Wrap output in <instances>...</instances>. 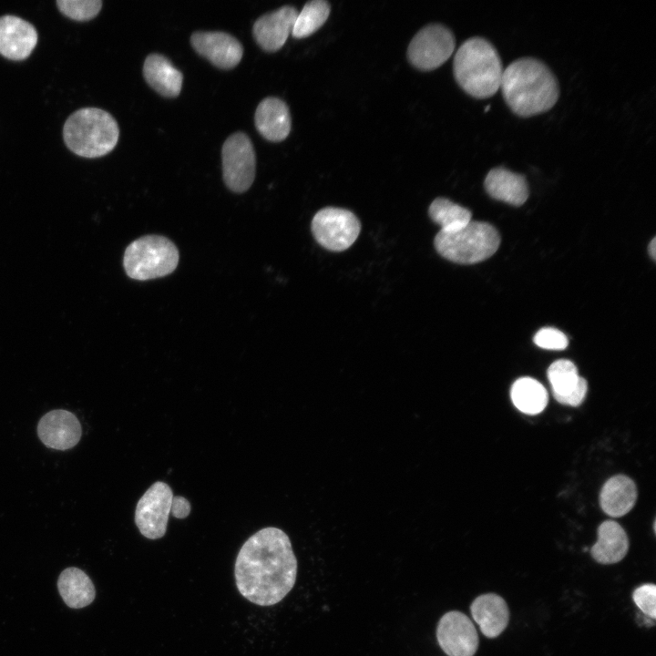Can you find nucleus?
I'll list each match as a JSON object with an SVG mask.
<instances>
[{
	"label": "nucleus",
	"mask_w": 656,
	"mask_h": 656,
	"mask_svg": "<svg viewBox=\"0 0 656 656\" xmlns=\"http://www.w3.org/2000/svg\"><path fill=\"white\" fill-rule=\"evenodd\" d=\"M297 569L288 535L281 528L267 527L241 546L234 566L236 586L251 603L272 606L293 588Z\"/></svg>",
	"instance_id": "nucleus-1"
},
{
	"label": "nucleus",
	"mask_w": 656,
	"mask_h": 656,
	"mask_svg": "<svg viewBox=\"0 0 656 656\" xmlns=\"http://www.w3.org/2000/svg\"><path fill=\"white\" fill-rule=\"evenodd\" d=\"M500 88L511 110L529 117L550 109L559 95L550 69L535 58H520L503 70Z\"/></svg>",
	"instance_id": "nucleus-2"
},
{
	"label": "nucleus",
	"mask_w": 656,
	"mask_h": 656,
	"mask_svg": "<svg viewBox=\"0 0 656 656\" xmlns=\"http://www.w3.org/2000/svg\"><path fill=\"white\" fill-rule=\"evenodd\" d=\"M503 70L497 51L481 37L467 39L455 55V78L466 93L477 98L490 97L500 88Z\"/></svg>",
	"instance_id": "nucleus-3"
},
{
	"label": "nucleus",
	"mask_w": 656,
	"mask_h": 656,
	"mask_svg": "<svg viewBox=\"0 0 656 656\" xmlns=\"http://www.w3.org/2000/svg\"><path fill=\"white\" fill-rule=\"evenodd\" d=\"M119 129L115 118L97 108L75 111L66 120L63 138L67 147L84 158H98L109 153L117 145Z\"/></svg>",
	"instance_id": "nucleus-4"
},
{
	"label": "nucleus",
	"mask_w": 656,
	"mask_h": 656,
	"mask_svg": "<svg viewBox=\"0 0 656 656\" xmlns=\"http://www.w3.org/2000/svg\"><path fill=\"white\" fill-rule=\"evenodd\" d=\"M500 236L496 228L484 221H473L452 231H438L434 239L436 251L459 264H474L491 257L498 249Z\"/></svg>",
	"instance_id": "nucleus-5"
},
{
	"label": "nucleus",
	"mask_w": 656,
	"mask_h": 656,
	"mask_svg": "<svg viewBox=\"0 0 656 656\" xmlns=\"http://www.w3.org/2000/svg\"><path fill=\"white\" fill-rule=\"evenodd\" d=\"M190 509L187 498L174 496L167 483L157 481L138 501L135 523L142 536L149 539H158L167 531L169 515L183 519L190 515Z\"/></svg>",
	"instance_id": "nucleus-6"
},
{
	"label": "nucleus",
	"mask_w": 656,
	"mask_h": 656,
	"mask_svg": "<svg viewBox=\"0 0 656 656\" xmlns=\"http://www.w3.org/2000/svg\"><path fill=\"white\" fill-rule=\"evenodd\" d=\"M179 262V251L169 239L147 235L126 249L123 265L128 277L146 281L171 273Z\"/></svg>",
	"instance_id": "nucleus-7"
},
{
	"label": "nucleus",
	"mask_w": 656,
	"mask_h": 656,
	"mask_svg": "<svg viewBox=\"0 0 656 656\" xmlns=\"http://www.w3.org/2000/svg\"><path fill=\"white\" fill-rule=\"evenodd\" d=\"M311 229L316 241L332 251L350 248L361 231V222L352 211L336 207H326L316 212Z\"/></svg>",
	"instance_id": "nucleus-8"
},
{
	"label": "nucleus",
	"mask_w": 656,
	"mask_h": 656,
	"mask_svg": "<svg viewBox=\"0 0 656 656\" xmlns=\"http://www.w3.org/2000/svg\"><path fill=\"white\" fill-rule=\"evenodd\" d=\"M223 179L232 191L241 193L251 186L255 178V152L249 137L243 132L230 136L221 149Z\"/></svg>",
	"instance_id": "nucleus-9"
},
{
	"label": "nucleus",
	"mask_w": 656,
	"mask_h": 656,
	"mask_svg": "<svg viewBox=\"0 0 656 656\" xmlns=\"http://www.w3.org/2000/svg\"><path fill=\"white\" fill-rule=\"evenodd\" d=\"M455 46V36L447 27L431 24L420 29L413 37L407 48V56L416 68L433 70L451 56Z\"/></svg>",
	"instance_id": "nucleus-10"
},
{
	"label": "nucleus",
	"mask_w": 656,
	"mask_h": 656,
	"mask_svg": "<svg viewBox=\"0 0 656 656\" xmlns=\"http://www.w3.org/2000/svg\"><path fill=\"white\" fill-rule=\"evenodd\" d=\"M436 640L447 656H474L479 644L474 623L458 610L448 611L440 618Z\"/></svg>",
	"instance_id": "nucleus-11"
},
{
	"label": "nucleus",
	"mask_w": 656,
	"mask_h": 656,
	"mask_svg": "<svg viewBox=\"0 0 656 656\" xmlns=\"http://www.w3.org/2000/svg\"><path fill=\"white\" fill-rule=\"evenodd\" d=\"M190 43L197 53L222 69L236 67L243 54L241 44L225 32H195Z\"/></svg>",
	"instance_id": "nucleus-12"
},
{
	"label": "nucleus",
	"mask_w": 656,
	"mask_h": 656,
	"mask_svg": "<svg viewBox=\"0 0 656 656\" xmlns=\"http://www.w3.org/2000/svg\"><path fill=\"white\" fill-rule=\"evenodd\" d=\"M37 434L46 446L66 450L78 443L81 425L74 414L62 409L53 410L40 419Z\"/></svg>",
	"instance_id": "nucleus-13"
},
{
	"label": "nucleus",
	"mask_w": 656,
	"mask_h": 656,
	"mask_svg": "<svg viewBox=\"0 0 656 656\" xmlns=\"http://www.w3.org/2000/svg\"><path fill=\"white\" fill-rule=\"evenodd\" d=\"M37 43V32L29 22L11 15L0 17V54L11 60L27 58Z\"/></svg>",
	"instance_id": "nucleus-14"
},
{
	"label": "nucleus",
	"mask_w": 656,
	"mask_h": 656,
	"mask_svg": "<svg viewBox=\"0 0 656 656\" xmlns=\"http://www.w3.org/2000/svg\"><path fill=\"white\" fill-rule=\"evenodd\" d=\"M297 15L293 6L285 5L260 16L252 29L258 45L268 52L279 50L292 34Z\"/></svg>",
	"instance_id": "nucleus-15"
},
{
	"label": "nucleus",
	"mask_w": 656,
	"mask_h": 656,
	"mask_svg": "<svg viewBox=\"0 0 656 656\" xmlns=\"http://www.w3.org/2000/svg\"><path fill=\"white\" fill-rule=\"evenodd\" d=\"M548 378L553 396L559 403L578 406L583 402L588 383L571 361L560 359L552 363L548 369Z\"/></svg>",
	"instance_id": "nucleus-16"
},
{
	"label": "nucleus",
	"mask_w": 656,
	"mask_h": 656,
	"mask_svg": "<svg viewBox=\"0 0 656 656\" xmlns=\"http://www.w3.org/2000/svg\"><path fill=\"white\" fill-rule=\"evenodd\" d=\"M470 612L482 634L489 639L499 636L509 622L506 600L493 592L477 596L470 605Z\"/></svg>",
	"instance_id": "nucleus-17"
},
{
	"label": "nucleus",
	"mask_w": 656,
	"mask_h": 656,
	"mask_svg": "<svg viewBox=\"0 0 656 656\" xmlns=\"http://www.w3.org/2000/svg\"><path fill=\"white\" fill-rule=\"evenodd\" d=\"M255 126L260 134L270 141L285 139L291 130V115L287 105L277 97L264 98L255 111Z\"/></svg>",
	"instance_id": "nucleus-18"
},
{
	"label": "nucleus",
	"mask_w": 656,
	"mask_h": 656,
	"mask_svg": "<svg viewBox=\"0 0 656 656\" xmlns=\"http://www.w3.org/2000/svg\"><path fill=\"white\" fill-rule=\"evenodd\" d=\"M487 192L497 200L521 206L528 197L525 177L504 168L492 169L485 179Z\"/></svg>",
	"instance_id": "nucleus-19"
},
{
	"label": "nucleus",
	"mask_w": 656,
	"mask_h": 656,
	"mask_svg": "<svg viewBox=\"0 0 656 656\" xmlns=\"http://www.w3.org/2000/svg\"><path fill=\"white\" fill-rule=\"evenodd\" d=\"M629 539L624 528L616 521L606 520L598 528V539L590 555L603 565L620 561L628 553Z\"/></svg>",
	"instance_id": "nucleus-20"
},
{
	"label": "nucleus",
	"mask_w": 656,
	"mask_h": 656,
	"mask_svg": "<svg viewBox=\"0 0 656 656\" xmlns=\"http://www.w3.org/2000/svg\"><path fill=\"white\" fill-rule=\"evenodd\" d=\"M143 75L147 83L164 97H175L180 93L183 76L162 55L150 54L147 56Z\"/></svg>",
	"instance_id": "nucleus-21"
},
{
	"label": "nucleus",
	"mask_w": 656,
	"mask_h": 656,
	"mask_svg": "<svg viewBox=\"0 0 656 656\" xmlns=\"http://www.w3.org/2000/svg\"><path fill=\"white\" fill-rule=\"evenodd\" d=\"M636 499V485L624 475H617L607 480L600 496L602 510L613 518L627 514L634 507Z\"/></svg>",
	"instance_id": "nucleus-22"
},
{
	"label": "nucleus",
	"mask_w": 656,
	"mask_h": 656,
	"mask_svg": "<svg viewBox=\"0 0 656 656\" xmlns=\"http://www.w3.org/2000/svg\"><path fill=\"white\" fill-rule=\"evenodd\" d=\"M65 603L73 609L89 605L95 599V588L89 577L77 568L64 569L57 581Z\"/></svg>",
	"instance_id": "nucleus-23"
},
{
	"label": "nucleus",
	"mask_w": 656,
	"mask_h": 656,
	"mask_svg": "<svg viewBox=\"0 0 656 656\" xmlns=\"http://www.w3.org/2000/svg\"><path fill=\"white\" fill-rule=\"evenodd\" d=\"M510 395L514 405L522 413L537 415L548 405V393L536 379L521 377L512 384Z\"/></svg>",
	"instance_id": "nucleus-24"
},
{
	"label": "nucleus",
	"mask_w": 656,
	"mask_h": 656,
	"mask_svg": "<svg viewBox=\"0 0 656 656\" xmlns=\"http://www.w3.org/2000/svg\"><path fill=\"white\" fill-rule=\"evenodd\" d=\"M430 219L440 226V231H456L471 221V211L448 199L436 198L429 206Z\"/></svg>",
	"instance_id": "nucleus-25"
},
{
	"label": "nucleus",
	"mask_w": 656,
	"mask_h": 656,
	"mask_svg": "<svg viewBox=\"0 0 656 656\" xmlns=\"http://www.w3.org/2000/svg\"><path fill=\"white\" fill-rule=\"evenodd\" d=\"M330 5L324 0L307 2L295 19L292 35L295 38H303L316 32L327 20Z\"/></svg>",
	"instance_id": "nucleus-26"
},
{
	"label": "nucleus",
	"mask_w": 656,
	"mask_h": 656,
	"mask_svg": "<svg viewBox=\"0 0 656 656\" xmlns=\"http://www.w3.org/2000/svg\"><path fill=\"white\" fill-rule=\"evenodd\" d=\"M59 11L66 16L76 21H87L94 18L100 11V0H57Z\"/></svg>",
	"instance_id": "nucleus-27"
},
{
	"label": "nucleus",
	"mask_w": 656,
	"mask_h": 656,
	"mask_svg": "<svg viewBox=\"0 0 656 656\" xmlns=\"http://www.w3.org/2000/svg\"><path fill=\"white\" fill-rule=\"evenodd\" d=\"M632 599L637 607L652 620L656 618V586L653 583L641 585L634 589Z\"/></svg>",
	"instance_id": "nucleus-28"
},
{
	"label": "nucleus",
	"mask_w": 656,
	"mask_h": 656,
	"mask_svg": "<svg viewBox=\"0 0 656 656\" xmlns=\"http://www.w3.org/2000/svg\"><path fill=\"white\" fill-rule=\"evenodd\" d=\"M534 343L544 349L563 350L568 346L569 341L561 331L552 327H544L535 334Z\"/></svg>",
	"instance_id": "nucleus-29"
},
{
	"label": "nucleus",
	"mask_w": 656,
	"mask_h": 656,
	"mask_svg": "<svg viewBox=\"0 0 656 656\" xmlns=\"http://www.w3.org/2000/svg\"><path fill=\"white\" fill-rule=\"evenodd\" d=\"M648 251L651 257L655 261L656 260V238L654 237L648 246Z\"/></svg>",
	"instance_id": "nucleus-30"
}]
</instances>
